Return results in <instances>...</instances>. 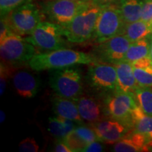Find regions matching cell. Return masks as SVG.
Segmentation results:
<instances>
[{"label":"cell","instance_id":"1","mask_svg":"<svg viewBox=\"0 0 152 152\" xmlns=\"http://www.w3.org/2000/svg\"><path fill=\"white\" fill-rule=\"evenodd\" d=\"M95 62L91 54L71 49H60L37 53L28 65L33 71H52L75 65H90Z\"/></svg>","mask_w":152,"mask_h":152},{"label":"cell","instance_id":"2","mask_svg":"<svg viewBox=\"0 0 152 152\" xmlns=\"http://www.w3.org/2000/svg\"><path fill=\"white\" fill-rule=\"evenodd\" d=\"M102 6L94 0L90 5L80 11L67 26L63 27L68 42L82 44L92 39Z\"/></svg>","mask_w":152,"mask_h":152},{"label":"cell","instance_id":"3","mask_svg":"<svg viewBox=\"0 0 152 152\" xmlns=\"http://www.w3.org/2000/svg\"><path fill=\"white\" fill-rule=\"evenodd\" d=\"M49 85L55 94L76 101L83 94L81 71L75 66L50 71Z\"/></svg>","mask_w":152,"mask_h":152},{"label":"cell","instance_id":"4","mask_svg":"<svg viewBox=\"0 0 152 152\" xmlns=\"http://www.w3.org/2000/svg\"><path fill=\"white\" fill-rule=\"evenodd\" d=\"M125 25L118 5H103L96 20L92 39L96 43H99L123 35Z\"/></svg>","mask_w":152,"mask_h":152},{"label":"cell","instance_id":"5","mask_svg":"<svg viewBox=\"0 0 152 152\" xmlns=\"http://www.w3.org/2000/svg\"><path fill=\"white\" fill-rule=\"evenodd\" d=\"M25 38L33 46L47 52L66 48L68 45L64 28L49 20L41 21L33 33Z\"/></svg>","mask_w":152,"mask_h":152},{"label":"cell","instance_id":"6","mask_svg":"<svg viewBox=\"0 0 152 152\" xmlns=\"http://www.w3.org/2000/svg\"><path fill=\"white\" fill-rule=\"evenodd\" d=\"M94 0H45L41 10L49 21L65 27L80 11L92 4Z\"/></svg>","mask_w":152,"mask_h":152},{"label":"cell","instance_id":"7","mask_svg":"<svg viewBox=\"0 0 152 152\" xmlns=\"http://www.w3.org/2000/svg\"><path fill=\"white\" fill-rule=\"evenodd\" d=\"M36 54L35 47L15 33H11L0 41L1 62L7 64H28Z\"/></svg>","mask_w":152,"mask_h":152},{"label":"cell","instance_id":"8","mask_svg":"<svg viewBox=\"0 0 152 152\" xmlns=\"http://www.w3.org/2000/svg\"><path fill=\"white\" fill-rule=\"evenodd\" d=\"M42 10L31 1L17 7L5 18L15 33L21 36L30 35L42 21Z\"/></svg>","mask_w":152,"mask_h":152},{"label":"cell","instance_id":"9","mask_svg":"<svg viewBox=\"0 0 152 152\" xmlns=\"http://www.w3.org/2000/svg\"><path fill=\"white\" fill-rule=\"evenodd\" d=\"M131 43L124 35L115 36L102 42L96 43L92 48L91 55L95 62L115 64L124 60Z\"/></svg>","mask_w":152,"mask_h":152},{"label":"cell","instance_id":"10","mask_svg":"<svg viewBox=\"0 0 152 152\" xmlns=\"http://www.w3.org/2000/svg\"><path fill=\"white\" fill-rule=\"evenodd\" d=\"M87 83L92 90L100 92H113L116 90L117 71L114 64L94 62L90 64Z\"/></svg>","mask_w":152,"mask_h":152},{"label":"cell","instance_id":"11","mask_svg":"<svg viewBox=\"0 0 152 152\" xmlns=\"http://www.w3.org/2000/svg\"><path fill=\"white\" fill-rule=\"evenodd\" d=\"M103 105L108 118L127 123L132 126L131 113L133 109L138 106L134 93L115 91L107 95Z\"/></svg>","mask_w":152,"mask_h":152},{"label":"cell","instance_id":"12","mask_svg":"<svg viewBox=\"0 0 152 152\" xmlns=\"http://www.w3.org/2000/svg\"><path fill=\"white\" fill-rule=\"evenodd\" d=\"M92 126L99 140L107 144L116 143L132 129L128 123L111 118H104Z\"/></svg>","mask_w":152,"mask_h":152},{"label":"cell","instance_id":"13","mask_svg":"<svg viewBox=\"0 0 152 152\" xmlns=\"http://www.w3.org/2000/svg\"><path fill=\"white\" fill-rule=\"evenodd\" d=\"M80 115L85 123L91 125L106 118L103 104L97 99L83 94L76 100Z\"/></svg>","mask_w":152,"mask_h":152},{"label":"cell","instance_id":"14","mask_svg":"<svg viewBox=\"0 0 152 152\" xmlns=\"http://www.w3.org/2000/svg\"><path fill=\"white\" fill-rule=\"evenodd\" d=\"M15 91L20 97L31 99L39 92L40 80L39 77L28 70H19L13 75Z\"/></svg>","mask_w":152,"mask_h":152},{"label":"cell","instance_id":"15","mask_svg":"<svg viewBox=\"0 0 152 152\" xmlns=\"http://www.w3.org/2000/svg\"><path fill=\"white\" fill-rule=\"evenodd\" d=\"M151 140L144 134L132 129L121 140L114 144L113 151L115 152L147 151V144Z\"/></svg>","mask_w":152,"mask_h":152},{"label":"cell","instance_id":"16","mask_svg":"<svg viewBox=\"0 0 152 152\" xmlns=\"http://www.w3.org/2000/svg\"><path fill=\"white\" fill-rule=\"evenodd\" d=\"M114 65L117 71V86L115 91L134 93L139 85L131 63L122 61Z\"/></svg>","mask_w":152,"mask_h":152},{"label":"cell","instance_id":"17","mask_svg":"<svg viewBox=\"0 0 152 152\" xmlns=\"http://www.w3.org/2000/svg\"><path fill=\"white\" fill-rule=\"evenodd\" d=\"M52 102L53 111L56 115L71 120L78 125L85 123L80 115L76 101L61 97L56 94L52 98Z\"/></svg>","mask_w":152,"mask_h":152},{"label":"cell","instance_id":"18","mask_svg":"<svg viewBox=\"0 0 152 152\" xmlns=\"http://www.w3.org/2000/svg\"><path fill=\"white\" fill-rule=\"evenodd\" d=\"M130 122L132 128L144 134L152 141V116L147 115L137 106L131 113Z\"/></svg>","mask_w":152,"mask_h":152},{"label":"cell","instance_id":"19","mask_svg":"<svg viewBox=\"0 0 152 152\" xmlns=\"http://www.w3.org/2000/svg\"><path fill=\"white\" fill-rule=\"evenodd\" d=\"M76 125L71 120L56 115L49 118L48 131L56 140H63L74 130Z\"/></svg>","mask_w":152,"mask_h":152},{"label":"cell","instance_id":"20","mask_svg":"<svg viewBox=\"0 0 152 152\" xmlns=\"http://www.w3.org/2000/svg\"><path fill=\"white\" fill-rule=\"evenodd\" d=\"M143 0H120L118 5L126 24L141 20Z\"/></svg>","mask_w":152,"mask_h":152},{"label":"cell","instance_id":"21","mask_svg":"<svg viewBox=\"0 0 152 152\" xmlns=\"http://www.w3.org/2000/svg\"><path fill=\"white\" fill-rule=\"evenodd\" d=\"M152 34V26L142 20L125 25L123 35L130 39L131 42L149 37Z\"/></svg>","mask_w":152,"mask_h":152},{"label":"cell","instance_id":"22","mask_svg":"<svg viewBox=\"0 0 152 152\" xmlns=\"http://www.w3.org/2000/svg\"><path fill=\"white\" fill-rule=\"evenodd\" d=\"M150 52V37L131 43L123 61L132 63L144 57L149 56Z\"/></svg>","mask_w":152,"mask_h":152},{"label":"cell","instance_id":"23","mask_svg":"<svg viewBox=\"0 0 152 152\" xmlns=\"http://www.w3.org/2000/svg\"><path fill=\"white\" fill-rule=\"evenodd\" d=\"M134 94L137 105L144 113L152 116V86H139Z\"/></svg>","mask_w":152,"mask_h":152},{"label":"cell","instance_id":"24","mask_svg":"<svg viewBox=\"0 0 152 152\" xmlns=\"http://www.w3.org/2000/svg\"><path fill=\"white\" fill-rule=\"evenodd\" d=\"M63 140L73 152L83 151L85 148L88 145V144L75 132V130L70 132L65 138L63 139Z\"/></svg>","mask_w":152,"mask_h":152},{"label":"cell","instance_id":"25","mask_svg":"<svg viewBox=\"0 0 152 152\" xmlns=\"http://www.w3.org/2000/svg\"><path fill=\"white\" fill-rule=\"evenodd\" d=\"M134 74L139 86H152V67L147 68H134Z\"/></svg>","mask_w":152,"mask_h":152},{"label":"cell","instance_id":"26","mask_svg":"<svg viewBox=\"0 0 152 152\" xmlns=\"http://www.w3.org/2000/svg\"><path fill=\"white\" fill-rule=\"evenodd\" d=\"M31 0H0L1 17L6 16L11 11Z\"/></svg>","mask_w":152,"mask_h":152},{"label":"cell","instance_id":"27","mask_svg":"<svg viewBox=\"0 0 152 152\" xmlns=\"http://www.w3.org/2000/svg\"><path fill=\"white\" fill-rule=\"evenodd\" d=\"M75 132L77 133L82 139L85 140L87 144H90L91 142L99 140L98 138L97 134H96L94 129L92 128L84 126L83 124L79 125V126L75 127L74 129Z\"/></svg>","mask_w":152,"mask_h":152},{"label":"cell","instance_id":"28","mask_svg":"<svg viewBox=\"0 0 152 152\" xmlns=\"http://www.w3.org/2000/svg\"><path fill=\"white\" fill-rule=\"evenodd\" d=\"M11 68L9 64L1 62L0 66V95H2L7 87V83L9 75H11Z\"/></svg>","mask_w":152,"mask_h":152},{"label":"cell","instance_id":"29","mask_svg":"<svg viewBox=\"0 0 152 152\" xmlns=\"http://www.w3.org/2000/svg\"><path fill=\"white\" fill-rule=\"evenodd\" d=\"M39 149V145L33 138H26L19 143V151L20 152H37Z\"/></svg>","mask_w":152,"mask_h":152},{"label":"cell","instance_id":"30","mask_svg":"<svg viewBox=\"0 0 152 152\" xmlns=\"http://www.w3.org/2000/svg\"><path fill=\"white\" fill-rule=\"evenodd\" d=\"M141 20L152 26V0H143Z\"/></svg>","mask_w":152,"mask_h":152},{"label":"cell","instance_id":"31","mask_svg":"<svg viewBox=\"0 0 152 152\" xmlns=\"http://www.w3.org/2000/svg\"><path fill=\"white\" fill-rule=\"evenodd\" d=\"M14 33L13 30L9 26L5 17H1V22H0V41L3 40L6 37H7L9 34Z\"/></svg>","mask_w":152,"mask_h":152},{"label":"cell","instance_id":"32","mask_svg":"<svg viewBox=\"0 0 152 152\" xmlns=\"http://www.w3.org/2000/svg\"><path fill=\"white\" fill-rule=\"evenodd\" d=\"M134 68H147L152 67V59L150 56H146L131 63Z\"/></svg>","mask_w":152,"mask_h":152},{"label":"cell","instance_id":"33","mask_svg":"<svg viewBox=\"0 0 152 152\" xmlns=\"http://www.w3.org/2000/svg\"><path fill=\"white\" fill-rule=\"evenodd\" d=\"M102 141L96 140V141L91 142L85 148L83 151L84 152H101L103 151L104 147Z\"/></svg>","mask_w":152,"mask_h":152},{"label":"cell","instance_id":"34","mask_svg":"<svg viewBox=\"0 0 152 152\" xmlns=\"http://www.w3.org/2000/svg\"><path fill=\"white\" fill-rule=\"evenodd\" d=\"M54 151L56 152H73L63 140H57L56 143L55 144Z\"/></svg>","mask_w":152,"mask_h":152},{"label":"cell","instance_id":"35","mask_svg":"<svg viewBox=\"0 0 152 152\" xmlns=\"http://www.w3.org/2000/svg\"><path fill=\"white\" fill-rule=\"evenodd\" d=\"M97 2L101 4L102 5H106V4H118L119 3L120 0H96Z\"/></svg>","mask_w":152,"mask_h":152},{"label":"cell","instance_id":"36","mask_svg":"<svg viewBox=\"0 0 152 152\" xmlns=\"http://www.w3.org/2000/svg\"><path fill=\"white\" fill-rule=\"evenodd\" d=\"M5 118H6V114L4 113V111H2V110H1V111H0V123H2L4 122Z\"/></svg>","mask_w":152,"mask_h":152},{"label":"cell","instance_id":"37","mask_svg":"<svg viewBox=\"0 0 152 152\" xmlns=\"http://www.w3.org/2000/svg\"><path fill=\"white\" fill-rule=\"evenodd\" d=\"M149 56L152 59V34L150 36V52H149Z\"/></svg>","mask_w":152,"mask_h":152},{"label":"cell","instance_id":"38","mask_svg":"<svg viewBox=\"0 0 152 152\" xmlns=\"http://www.w3.org/2000/svg\"><path fill=\"white\" fill-rule=\"evenodd\" d=\"M71 1H76V0H71Z\"/></svg>","mask_w":152,"mask_h":152}]
</instances>
